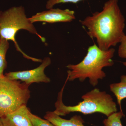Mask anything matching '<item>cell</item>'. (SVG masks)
<instances>
[{"label": "cell", "instance_id": "cell-5", "mask_svg": "<svg viewBox=\"0 0 126 126\" xmlns=\"http://www.w3.org/2000/svg\"><path fill=\"white\" fill-rule=\"evenodd\" d=\"M29 85L0 77V118L26 105L30 97Z\"/></svg>", "mask_w": 126, "mask_h": 126}, {"label": "cell", "instance_id": "cell-3", "mask_svg": "<svg viewBox=\"0 0 126 126\" xmlns=\"http://www.w3.org/2000/svg\"><path fill=\"white\" fill-rule=\"evenodd\" d=\"M67 82L59 93L58 100L55 103L54 112L59 116H65L70 113L79 112L85 115L98 112L107 117L117 111L116 104L112 97L106 92L95 88L82 96V101L76 106H67L62 101L63 89Z\"/></svg>", "mask_w": 126, "mask_h": 126}, {"label": "cell", "instance_id": "cell-14", "mask_svg": "<svg viewBox=\"0 0 126 126\" xmlns=\"http://www.w3.org/2000/svg\"><path fill=\"white\" fill-rule=\"evenodd\" d=\"M84 0H48L46 4V7L47 9H52L55 5L63 3H72L77 4L79 1Z\"/></svg>", "mask_w": 126, "mask_h": 126}, {"label": "cell", "instance_id": "cell-17", "mask_svg": "<svg viewBox=\"0 0 126 126\" xmlns=\"http://www.w3.org/2000/svg\"><path fill=\"white\" fill-rule=\"evenodd\" d=\"M123 65L126 66V62H123Z\"/></svg>", "mask_w": 126, "mask_h": 126}, {"label": "cell", "instance_id": "cell-9", "mask_svg": "<svg viewBox=\"0 0 126 126\" xmlns=\"http://www.w3.org/2000/svg\"><path fill=\"white\" fill-rule=\"evenodd\" d=\"M44 118L55 126H85L84 121L81 116L75 115L70 119H63L54 112H47Z\"/></svg>", "mask_w": 126, "mask_h": 126}, {"label": "cell", "instance_id": "cell-8", "mask_svg": "<svg viewBox=\"0 0 126 126\" xmlns=\"http://www.w3.org/2000/svg\"><path fill=\"white\" fill-rule=\"evenodd\" d=\"M26 105L0 118L3 126H34L29 116Z\"/></svg>", "mask_w": 126, "mask_h": 126}, {"label": "cell", "instance_id": "cell-16", "mask_svg": "<svg viewBox=\"0 0 126 126\" xmlns=\"http://www.w3.org/2000/svg\"><path fill=\"white\" fill-rule=\"evenodd\" d=\"M0 126H2V123H1V121L0 118Z\"/></svg>", "mask_w": 126, "mask_h": 126}, {"label": "cell", "instance_id": "cell-6", "mask_svg": "<svg viewBox=\"0 0 126 126\" xmlns=\"http://www.w3.org/2000/svg\"><path fill=\"white\" fill-rule=\"evenodd\" d=\"M51 63L50 59L47 57L44 59L41 64L36 68L31 70L10 72L6 74L5 76L11 80H20L29 85L33 83L50 82V79L46 75L44 70Z\"/></svg>", "mask_w": 126, "mask_h": 126}, {"label": "cell", "instance_id": "cell-1", "mask_svg": "<svg viewBox=\"0 0 126 126\" xmlns=\"http://www.w3.org/2000/svg\"><path fill=\"white\" fill-rule=\"evenodd\" d=\"M87 29V33L96 39L100 49L108 50L121 43L126 35L125 19L118 5V0L106 1L101 11L96 12L80 21Z\"/></svg>", "mask_w": 126, "mask_h": 126}, {"label": "cell", "instance_id": "cell-11", "mask_svg": "<svg viewBox=\"0 0 126 126\" xmlns=\"http://www.w3.org/2000/svg\"><path fill=\"white\" fill-rule=\"evenodd\" d=\"M9 46L8 40L0 37V77L4 75L3 72L6 65V56Z\"/></svg>", "mask_w": 126, "mask_h": 126}, {"label": "cell", "instance_id": "cell-7", "mask_svg": "<svg viewBox=\"0 0 126 126\" xmlns=\"http://www.w3.org/2000/svg\"><path fill=\"white\" fill-rule=\"evenodd\" d=\"M29 19L32 23L37 22L54 23L71 22L75 19V16L74 11L53 8L37 13Z\"/></svg>", "mask_w": 126, "mask_h": 126}, {"label": "cell", "instance_id": "cell-10", "mask_svg": "<svg viewBox=\"0 0 126 126\" xmlns=\"http://www.w3.org/2000/svg\"><path fill=\"white\" fill-rule=\"evenodd\" d=\"M110 91L114 94L117 99L120 110L121 107L122 101L126 98V75L121 77V81L118 83L111 84L110 85Z\"/></svg>", "mask_w": 126, "mask_h": 126}, {"label": "cell", "instance_id": "cell-12", "mask_svg": "<svg viewBox=\"0 0 126 126\" xmlns=\"http://www.w3.org/2000/svg\"><path fill=\"white\" fill-rule=\"evenodd\" d=\"M124 116L123 111L114 113L103 120V124L105 126H123L121 119Z\"/></svg>", "mask_w": 126, "mask_h": 126}, {"label": "cell", "instance_id": "cell-13", "mask_svg": "<svg viewBox=\"0 0 126 126\" xmlns=\"http://www.w3.org/2000/svg\"><path fill=\"white\" fill-rule=\"evenodd\" d=\"M28 114L34 126H55L48 120L42 119L33 114L29 109Z\"/></svg>", "mask_w": 126, "mask_h": 126}, {"label": "cell", "instance_id": "cell-2", "mask_svg": "<svg viewBox=\"0 0 126 126\" xmlns=\"http://www.w3.org/2000/svg\"><path fill=\"white\" fill-rule=\"evenodd\" d=\"M115 49L111 48L108 50L100 49L96 44L89 47L87 53L82 61L76 64H68L67 78L70 81L78 79L83 82L89 79L90 84L93 87L97 85L99 79L106 76L103 68L114 64L112 60Z\"/></svg>", "mask_w": 126, "mask_h": 126}, {"label": "cell", "instance_id": "cell-18", "mask_svg": "<svg viewBox=\"0 0 126 126\" xmlns=\"http://www.w3.org/2000/svg\"></svg>", "mask_w": 126, "mask_h": 126}, {"label": "cell", "instance_id": "cell-4", "mask_svg": "<svg viewBox=\"0 0 126 126\" xmlns=\"http://www.w3.org/2000/svg\"><path fill=\"white\" fill-rule=\"evenodd\" d=\"M21 30H25L34 34L43 42L45 39L37 32L29 18L26 17L24 8L22 6L12 7L0 13V37L14 42L16 50L20 52L25 58L35 62H41L40 59L28 56L21 50L16 40V33Z\"/></svg>", "mask_w": 126, "mask_h": 126}, {"label": "cell", "instance_id": "cell-15", "mask_svg": "<svg viewBox=\"0 0 126 126\" xmlns=\"http://www.w3.org/2000/svg\"><path fill=\"white\" fill-rule=\"evenodd\" d=\"M118 55L122 58L126 59V35L124 36L120 43L118 49Z\"/></svg>", "mask_w": 126, "mask_h": 126}]
</instances>
